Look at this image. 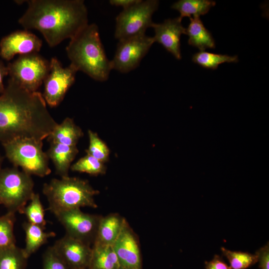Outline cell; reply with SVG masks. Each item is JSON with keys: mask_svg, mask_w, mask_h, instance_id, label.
Returning a JSON list of instances; mask_svg holds the SVG:
<instances>
[{"mask_svg": "<svg viewBox=\"0 0 269 269\" xmlns=\"http://www.w3.org/2000/svg\"><path fill=\"white\" fill-rule=\"evenodd\" d=\"M113 247L119 269H142L138 241L127 221Z\"/></svg>", "mask_w": 269, "mask_h": 269, "instance_id": "7c38bea8", "label": "cell"}, {"mask_svg": "<svg viewBox=\"0 0 269 269\" xmlns=\"http://www.w3.org/2000/svg\"><path fill=\"white\" fill-rule=\"evenodd\" d=\"M157 0H139L133 6L123 9L116 17L115 37L119 41L145 34L151 27L152 16L158 9Z\"/></svg>", "mask_w": 269, "mask_h": 269, "instance_id": "52a82bcc", "label": "cell"}, {"mask_svg": "<svg viewBox=\"0 0 269 269\" xmlns=\"http://www.w3.org/2000/svg\"><path fill=\"white\" fill-rule=\"evenodd\" d=\"M31 175L13 166L0 169V204L7 211L22 214L28 201L34 193Z\"/></svg>", "mask_w": 269, "mask_h": 269, "instance_id": "8992f818", "label": "cell"}, {"mask_svg": "<svg viewBox=\"0 0 269 269\" xmlns=\"http://www.w3.org/2000/svg\"><path fill=\"white\" fill-rule=\"evenodd\" d=\"M15 213L7 211L5 214L0 216V249L15 246L14 234Z\"/></svg>", "mask_w": 269, "mask_h": 269, "instance_id": "d4e9b609", "label": "cell"}, {"mask_svg": "<svg viewBox=\"0 0 269 269\" xmlns=\"http://www.w3.org/2000/svg\"><path fill=\"white\" fill-rule=\"evenodd\" d=\"M58 123L41 93L29 92L9 79L0 95V142L17 138L43 140Z\"/></svg>", "mask_w": 269, "mask_h": 269, "instance_id": "6da1fadb", "label": "cell"}, {"mask_svg": "<svg viewBox=\"0 0 269 269\" xmlns=\"http://www.w3.org/2000/svg\"><path fill=\"white\" fill-rule=\"evenodd\" d=\"M216 2L210 0H180L174 2L171 6L180 14L179 17H191L199 16L207 14L211 7L214 6Z\"/></svg>", "mask_w": 269, "mask_h": 269, "instance_id": "7402d4cb", "label": "cell"}, {"mask_svg": "<svg viewBox=\"0 0 269 269\" xmlns=\"http://www.w3.org/2000/svg\"><path fill=\"white\" fill-rule=\"evenodd\" d=\"M89 145L86 150L88 154L103 163L108 161L110 150L106 144L99 137L97 133L88 131Z\"/></svg>", "mask_w": 269, "mask_h": 269, "instance_id": "f1b7e54d", "label": "cell"}, {"mask_svg": "<svg viewBox=\"0 0 269 269\" xmlns=\"http://www.w3.org/2000/svg\"><path fill=\"white\" fill-rule=\"evenodd\" d=\"M83 134L82 129L75 124L72 119L66 118L61 123L57 125L47 138L49 143L76 146Z\"/></svg>", "mask_w": 269, "mask_h": 269, "instance_id": "d6986e66", "label": "cell"}, {"mask_svg": "<svg viewBox=\"0 0 269 269\" xmlns=\"http://www.w3.org/2000/svg\"><path fill=\"white\" fill-rule=\"evenodd\" d=\"M27 259L16 245L0 249V269H25Z\"/></svg>", "mask_w": 269, "mask_h": 269, "instance_id": "cb8c5ba5", "label": "cell"}, {"mask_svg": "<svg viewBox=\"0 0 269 269\" xmlns=\"http://www.w3.org/2000/svg\"><path fill=\"white\" fill-rule=\"evenodd\" d=\"M88 269H119L113 246L94 243Z\"/></svg>", "mask_w": 269, "mask_h": 269, "instance_id": "ffe728a7", "label": "cell"}, {"mask_svg": "<svg viewBox=\"0 0 269 269\" xmlns=\"http://www.w3.org/2000/svg\"><path fill=\"white\" fill-rule=\"evenodd\" d=\"M153 43V37L145 34L119 40L111 60L112 70L126 73L135 69Z\"/></svg>", "mask_w": 269, "mask_h": 269, "instance_id": "9c48e42d", "label": "cell"}, {"mask_svg": "<svg viewBox=\"0 0 269 269\" xmlns=\"http://www.w3.org/2000/svg\"><path fill=\"white\" fill-rule=\"evenodd\" d=\"M10 79L23 89L37 91L49 70V62L37 53L19 55L7 65Z\"/></svg>", "mask_w": 269, "mask_h": 269, "instance_id": "ba28073f", "label": "cell"}, {"mask_svg": "<svg viewBox=\"0 0 269 269\" xmlns=\"http://www.w3.org/2000/svg\"><path fill=\"white\" fill-rule=\"evenodd\" d=\"M18 22L25 29L39 31L50 47L71 39L88 24L82 0H29Z\"/></svg>", "mask_w": 269, "mask_h": 269, "instance_id": "7a4b0ae2", "label": "cell"}, {"mask_svg": "<svg viewBox=\"0 0 269 269\" xmlns=\"http://www.w3.org/2000/svg\"><path fill=\"white\" fill-rule=\"evenodd\" d=\"M43 269H71L58 255L52 246L48 247L43 255Z\"/></svg>", "mask_w": 269, "mask_h": 269, "instance_id": "f546056e", "label": "cell"}, {"mask_svg": "<svg viewBox=\"0 0 269 269\" xmlns=\"http://www.w3.org/2000/svg\"><path fill=\"white\" fill-rule=\"evenodd\" d=\"M52 247L71 269H88L92 254L90 245L65 234Z\"/></svg>", "mask_w": 269, "mask_h": 269, "instance_id": "4fadbf2b", "label": "cell"}, {"mask_svg": "<svg viewBox=\"0 0 269 269\" xmlns=\"http://www.w3.org/2000/svg\"><path fill=\"white\" fill-rule=\"evenodd\" d=\"M126 221L117 213L102 216L94 243L113 246L121 233Z\"/></svg>", "mask_w": 269, "mask_h": 269, "instance_id": "e0dca14e", "label": "cell"}, {"mask_svg": "<svg viewBox=\"0 0 269 269\" xmlns=\"http://www.w3.org/2000/svg\"><path fill=\"white\" fill-rule=\"evenodd\" d=\"M42 192L48 202V210L53 214L71 209L97 208L94 197L99 191L86 180L69 176L53 178L44 184Z\"/></svg>", "mask_w": 269, "mask_h": 269, "instance_id": "277c9868", "label": "cell"}, {"mask_svg": "<svg viewBox=\"0 0 269 269\" xmlns=\"http://www.w3.org/2000/svg\"><path fill=\"white\" fill-rule=\"evenodd\" d=\"M77 70L71 65L63 68L60 61L52 57L49 70L45 77L42 96L50 107H55L62 101L66 93L75 80Z\"/></svg>", "mask_w": 269, "mask_h": 269, "instance_id": "30bf717a", "label": "cell"}, {"mask_svg": "<svg viewBox=\"0 0 269 269\" xmlns=\"http://www.w3.org/2000/svg\"><path fill=\"white\" fill-rule=\"evenodd\" d=\"M8 75V71L7 65L6 66L4 63L0 59V94H2L4 90L5 87L3 84V78L5 76Z\"/></svg>", "mask_w": 269, "mask_h": 269, "instance_id": "836d02e7", "label": "cell"}, {"mask_svg": "<svg viewBox=\"0 0 269 269\" xmlns=\"http://www.w3.org/2000/svg\"><path fill=\"white\" fill-rule=\"evenodd\" d=\"M221 249L223 255L228 260L232 269H246L258 262L256 254L232 251L223 247Z\"/></svg>", "mask_w": 269, "mask_h": 269, "instance_id": "4316f807", "label": "cell"}, {"mask_svg": "<svg viewBox=\"0 0 269 269\" xmlns=\"http://www.w3.org/2000/svg\"><path fill=\"white\" fill-rule=\"evenodd\" d=\"M256 255L257 256L258 262H259L260 269H269V244L268 242L266 245L258 250Z\"/></svg>", "mask_w": 269, "mask_h": 269, "instance_id": "4dcf8cb0", "label": "cell"}, {"mask_svg": "<svg viewBox=\"0 0 269 269\" xmlns=\"http://www.w3.org/2000/svg\"><path fill=\"white\" fill-rule=\"evenodd\" d=\"M66 230V234L91 245L94 243L102 216L85 213L80 208L54 214Z\"/></svg>", "mask_w": 269, "mask_h": 269, "instance_id": "8fae6325", "label": "cell"}, {"mask_svg": "<svg viewBox=\"0 0 269 269\" xmlns=\"http://www.w3.org/2000/svg\"><path fill=\"white\" fill-rule=\"evenodd\" d=\"M70 65L100 82L108 80L112 70L105 52L98 26L88 24L70 39L66 48Z\"/></svg>", "mask_w": 269, "mask_h": 269, "instance_id": "3957f363", "label": "cell"}, {"mask_svg": "<svg viewBox=\"0 0 269 269\" xmlns=\"http://www.w3.org/2000/svg\"><path fill=\"white\" fill-rule=\"evenodd\" d=\"M73 171L85 172L92 175L104 174L106 171L104 163L87 154L70 167Z\"/></svg>", "mask_w": 269, "mask_h": 269, "instance_id": "83f0119b", "label": "cell"}, {"mask_svg": "<svg viewBox=\"0 0 269 269\" xmlns=\"http://www.w3.org/2000/svg\"><path fill=\"white\" fill-rule=\"evenodd\" d=\"M182 18L179 16L168 18L162 23H153L151 27L154 29V42L161 44L177 59L181 58L180 37L185 34L186 28L182 24Z\"/></svg>", "mask_w": 269, "mask_h": 269, "instance_id": "9a60e30c", "label": "cell"}, {"mask_svg": "<svg viewBox=\"0 0 269 269\" xmlns=\"http://www.w3.org/2000/svg\"><path fill=\"white\" fill-rule=\"evenodd\" d=\"M78 152L76 146L51 142L46 153L54 165L56 174L63 177L68 176L71 164Z\"/></svg>", "mask_w": 269, "mask_h": 269, "instance_id": "2e32d148", "label": "cell"}, {"mask_svg": "<svg viewBox=\"0 0 269 269\" xmlns=\"http://www.w3.org/2000/svg\"><path fill=\"white\" fill-rule=\"evenodd\" d=\"M29 201V204L24 208L22 214L26 216L28 222L45 229L47 222L44 218L45 210L41 202L39 194L34 193Z\"/></svg>", "mask_w": 269, "mask_h": 269, "instance_id": "484cf974", "label": "cell"}, {"mask_svg": "<svg viewBox=\"0 0 269 269\" xmlns=\"http://www.w3.org/2000/svg\"><path fill=\"white\" fill-rule=\"evenodd\" d=\"M192 60L204 68L216 70L222 63H237L239 59L237 55L229 56L200 51L193 55Z\"/></svg>", "mask_w": 269, "mask_h": 269, "instance_id": "603a6c76", "label": "cell"}, {"mask_svg": "<svg viewBox=\"0 0 269 269\" xmlns=\"http://www.w3.org/2000/svg\"><path fill=\"white\" fill-rule=\"evenodd\" d=\"M205 269H232L222 259L215 255L213 259L209 262H205Z\"/></svg>", "mask_w": 269, "mask_h": 269, "instance_id": "1f68e13d", "label": "cell"}, {"mask_svg": "<svg viewBox=\"0 0 269 269\" xmlns=\"http://www.w3.org/2000/svg\"><path fill=\"white\" fill-rule=\"evenodd\" d=\"M22 226L25 233V246L22 250L27 259L46 243L49 238L56 235L54 232H46L45 229L28 222H24Z\"/></svg>", "mask_w": 269, "mask_h": 269, "instance_id": "44dd1931", "label": "cell"}, {"mask_svg": "<svg viewBox=\"0 0 269 269\" xmlns=\"http://www.w3.org/2000/svg\"><path fill=\"white\" fill-rule=\"evenodd\" d=\"M42 45V40L27 30H17L3 37L0 41V56L6 61L16 54L37 53Z\"/></svg>", "mask_w": 269, "mask_h": 269, "instance_id": "5bb4252c", "label": "cell"}, {"mask_svg": "<svg viewBox=\"0 0 269 269\" xmlns=\"http://www.w3.org/2000/svg\"><path fill=\"white\" fill-rule=\"evenodd\" d=\"M3 157L0 153V169H1V166L2 163Z\"/></svg>", "mask_w": 269, "mask_h": 269, "instance_id": "e575fe53", "label": "cell"}, {"mask_svg": "<svg viewBox=\"0 0 269 269\" xmlns=\"http://www.w3.org/2000/svg\"><path fill=\"white\" fill-rule=\"evenodd\" d=\"M185 34L189 37V45L196 47L200 51L206 49H214L215 42L210 32L206 28L199 16L190 18V23L186 28Z\"/></svg>", "mask_w": 269, "mask_h": 269, "instance_id": "ac0fdd59", "label": "cell"}, {"mask_svg": "<svg viewBox=\"0 0 269 269\" xmlns=\"http://www.w3.org/2000/svg\"><path fill=\"white\" fill-rule=\"evenodd\" d=\"M139 0H110V3L116 6H120L123 9L128 8L136 3Z\"/></svg>", "mask_w": 269, "mask_h": 269, "instance_id": "d6a6232c", "label": "cell"}, {"mask_svg": "<svg viewBox=\"0 0 269 269\" xmlns=\"http://www.w3.org/2000/svg\"><path fill=\"white\" fill-rule=\"evenodd\" d=\"M1 144L5 156L14 166L21 167L30 175L42 177L51 173L49 158L42 149L43 140L20 137Z\"/></svg>", "mask_w": 269, "mask_h": 269, "instance_id": "5b68a950", "label": "cell"}]
</instances>
